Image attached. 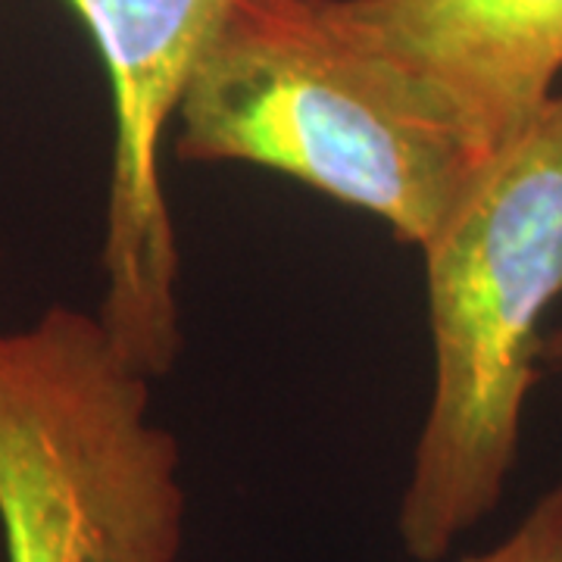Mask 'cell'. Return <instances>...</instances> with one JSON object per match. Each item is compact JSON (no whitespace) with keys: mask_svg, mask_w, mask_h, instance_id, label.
Segmentation results:
<instances>
[{"mask_svg":"<svg viewBox=\"0 0 562 562\" xmlns=\"http://www.w3.org/2000/svg\"><path fill=\"white\" fill-rule=\"evenodd\" d=\"M419 250L435 379L397 535L438 562L501 506L541 379V322L562 297V85Z\"/></svg>","mask_w":562,"mask_h":562,"instance_id":"cell-1","label":"cell"},{"mask_svg":"<svg viewBox=\"0 0 562 562\" xmlns=\"http://www.w3.org/2000/svg\"><path fill=\"white\" fill-rule=\"evenodd\" d=\"M181 162L301 181L403 244L441 225L482 169L447 125L322 16L319 0H232L176 113Z\"/></svg>","mask_w":562,"mask_h":562,"instance_id":"cell-2","label":"cell"},{"mask_svg":"<svg viewBox=\"0 0 562 562\" xmlns=\"http://www.w3.org/2000/svg\"><path fill=\"white\" fill-rule=\"evenodd\" d=\"M150 382L81 310L0 335L7 562L179 560L181 450L150 419Z\"/></svg>","mask_w":562,"mask_h":562,"instance_id":"cell-3","label":"cell"},{"mask_svg":"<svg viewBox=\"0 0 562 562\" xmlns=\"http://www.w3.org/2000/svg\"><path fill=\"white\" fill-rule=\"evenodd\" d=\"M101 54L113 94L98 319L150 379L181 353V254L160 147L203 44L232 0H66Z\"/></svg>","mask_w":562,"mask_h":562,"instance_id":"cell-4","label":"cell"},{"mask_svg":"<svg viewBox=\"0 0 562 562\" xmlns=\"http://www.w3.org/2000/svg\"><path fill=\"white\" fill-rule=\"evenodd\" d=\"M319 10L479 166L562 85V0H319Z\"/></svg>","mask_w":562,"mask_h":562,"instance_id":"cell-5","label":"cell"},{"mask_svg":"<svg viewBox=\"0 0 562 562\" xmlns=\"http://www.w3.org/2000/svg\"><path fill=\"white\" fill-rule=\"evenodd\" d=\"M460 562H562V479L543 491L501 543Z\"/></svg>","mask_w":562,"mask_h":562,"instance_id":"cell-6","label":"cell"},{"mask_svg":"<svg viewBox=\"0 0 562 562\" xmlns=\"http://www.w3.org/2000/svg\"><path fill=\"white\" fill-rule=\"evenodd\" d=\"M541 366L543 369H550V372H560L562 375V325L543 335Z\"/></svg>","mask_w":562,"mask_h":562,"instance_id":"cell-7","label":"cell"}]
</instances>
